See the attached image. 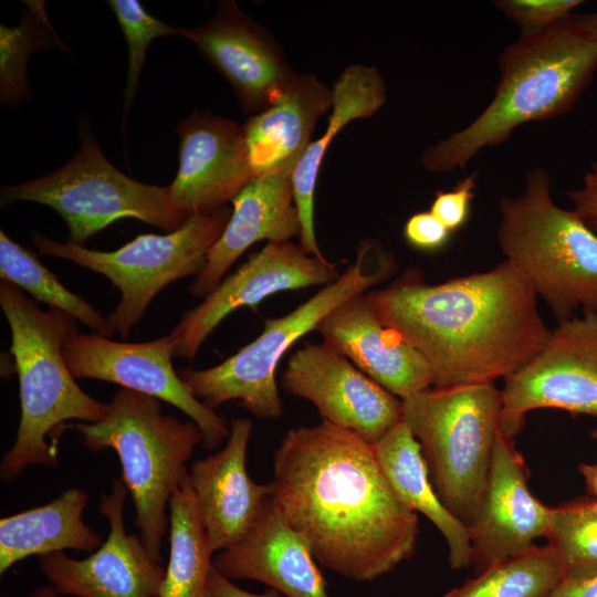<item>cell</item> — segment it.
<instances>
[{
	"mask_svg": "<svg viewBox=\"0 0 597 597\" xmlns=\"http://www.w3.org/2000/svg\"><path fill=\"white\" fill-rule=\"evenodd\" d=\"M478 172L459 180L447 191L439 190L430 206V212L451 232L463 227L469 218L471 202L475 197Z\"/></svg>",
	"mask_w": 597,
	"mask_h": 597,
	"instance_id": "cell-34",
	"label": "cell"
},
{
	"mask_svg": "<svg viewBox=\"0 0 597 597\" xmlns=\"http://www.w3.org/2000/svg\"><path fill=\"white\" fill-rule=\"evenodd\" d=\"M590 436L597 441V427L591 430Z\"/></svg>",
	"mask_w": 597,
	"mask_h": 597,
	"instance_id": "cell-42",
	"label": "cell"
},
{
	"mask_svg": "<svg viewBox=\"0 0 597 597\" xmlns=\"http://www.w3.org/2000/svg\"><path fill=\"white\" fill-rule=\"evenodd\" d=\"M200 54L230 83L247 113L265 109L295 73L270 34L234 1H219L206 23L179 28Z\"/></svg>",
	"mask_w": 597,
	"mask_h": 597,
	"instance_id": "cell-17",
	"label": "cell"
},
{
	"mask_svg": "<svg viewBox=\"0 0 597 597\" xmlns=\"http://www.w3.org/2000/svg\"><path fill=\"white\" fill-rule=\"evenodd\" d=\"M494 97L467 127L428 147L432 172L464 168L482 149L503 144L520 125L568 113L597 70V40L577 15L538 32L521 33L499 55Z\"/></svg>",
	"mask_w": 597,
	"mask_h": 597,
	"instance_id": "cell-3",
	"label": "cell"
},
{
	"mask_svg": "<svg viewBox=\"0 0 597 597\" xmlns=\"http://www.w3.org/2000/svg\"><path fill=\"white\" fill-rule=\"evenodd\" d=\"M82 443L93 452L114 450L122 481L135 507V525L150 556L163 563L160 548L169 528L167 507L188 474L187 463L202 434L192 420L163 412L161 400L119 388L96 422H75Z\"/></svg>",
	"mask_w": 597,
	"mask_h": 597,
	"instance_id": "cell-5",
	"label": "cell"
},
{
	"mask_svg": "<svg viewBox=\"0 0 597 597\" xmlns=\"http://www.w3.org/2000/svg\"><path fill=\"white\" fill-rule=\"evenodd\" d=\"M228 579H251L285 597H329L308 542L268 499L245 535L213 557Z\"/></svg>",
	"mask_w": 597,
	"mask_h": 597,
	"instance_id": "cell-21",
	"label": "cell"
},
{
	"mask_svg": "<svg viewBox=\"0 0 597 597\" xmlns=\"http://www.w3.org/2000/svg\"><path fill=\"white\" fill-rule=\"evenodd\" d=\"M338 276L335 263L306 253L301 244L269 241L184 313L169 334L174 356L192 360L214 328L241 307H254L277 292L327 285Z\"/></svg>",
	"mask_w": 597,
	"mask_h": 597,
	"instance_id": "cell-13",
	"label": "cell"
},
{
	"mask_svg": "<svg viewBox=\"0 0 597 597\" xmlns=\"http://www.w3.org/2000/svg\"><path fill=\"white\" fill-rule=\"evenodd\" d=\"M176 132L179 167L168 187L171 200L188 217L227 207L254 178L244 128L238 123L193 111Z\"/></svg>",
	"mask_w": 597,
	"mask_h": 597,
	"instance_id": "cell-16",
	"label": "cell"
},
{
	"mask_svg": "<svg viewBox=\"0 0 597 597\" xmlns=\"http://www.w3.org/2000/svg\"><path fill=\"white\" fill-rule=\"evenodd\" d=\"M17 27L0 25V97L11 106L29 96L27 63L38 50L54 48L67 52L49 21L43 1H24Z\"/></svg>",
	"mask_w": 597,
	"mask_h": 597,
	"instance_id": "cell-30",
	"label": "cell"
},
{
	"mask_svg": "<svg viewBox=\"0 0 597 597\" xmlns=\"http://www.w3.org/2000/svg\"><path fill=\"white\" fill-rule=\"evenodd\" d=\"M127 488L115 479L111 493L101 496L100 513L108 521L103 544L84 559L64 552L39 556L51 586L67 597H160L166 567L155 561L139 535L127 534L124 505Z\"/></svg>",
	"mask_w": 597,
	"mask_h": 597,
	"instance_id": "cell-15",
	"label": "cell"
},
{
	"mask_svg": "<svg viewBox=\"0 0 597 597\" xmlns=\"http://www.w3.org/2000/svg\"><path fill=\"white\" fill-rule=\"evenodd\" d=\"M566 196L573 210L597 233V161L589 165L582 185L568 190Z\"/></svg>",
	"mask_w": 597,
	"mask_h": 597,
	"instance_id": "cell-36",
	"label": "cell"
},
{
	"mask_svg": "<svg viewBox=\"0 0 597 597\" xmlns=\"http://www.w3.org/2000/svg\"><path fill=\"white\" fill-rule=\"evenodd\" d=\"M30 597H67V596L60 595L54 589L53 586L49 585V586H42V587H39V588L34 589L30 594Z\"/></svg>",
	"mask_w": 597,
	"mask_h": 597,
	"instance_id": "cell-41",
	"label": "cell"
},
{
	"mask_svg": "<svg viewBox=\"0 0 597 597\" xmlns=\"http://www.w3.org/2000/svg\"><path fill=\"white\" fill-rule=\"evenodd\" d=\"M172 352L169 335L130 343L75 332L66 341L63 356L75 379L117 384L178 408L200 429L201 444L208 450L217 449L227 441L230 426L190 392L174 368Z\"/></svg>",
	"mask_w": 597,
	"mask_h": 597,
	"instance_id": "cell-12",
	"label": "cell"
},
{
	"mask_svg": "<svg viewBox=\"0 0 597 597\" xmlns=\"http://www.w3.org/2000/svg\"><path fill=\"white\" fill-rule=\"evenodd\" d=\"M231 212L223 207L211 213L193 214L175 231L139 234L114 251L57 242L40 232H33L31 241L41 255L71 261L109 280L121 300L107 320L122 338H127L163 289L202 271Z\"/></svg>",
	"mask_w": 597,
	"mask_h": 597,
	"instance_id": "cell-10",
	"label": "cell"
},
{
	"mask_svg": "<svg viewBox=\"0 0 597 597\" xmlns=\"http://www.w3.org/2000/svg\"><path fill=\"white\" fill-rule=\"evenodd\" d=\"M527 476L513 438L500 431L481 505L469 526L472 564L479 573L528 551L537 537L546 535L552 507L531 493Z\"/></svg>",
	"mask_w": 597,
	"mask_h": 597,
	"instance_id": "cell-18",
	"label": "cell"
},
{
	"mask_svg": "<svg viewBox=\"0 0 597 597\" xmlns=\"http://www.w3.org/2000/svg\"><path fill=\"white\" fill-rule=\"evenodd\" d=\"M332 114L321 138L311 142L293 175V195L301 235L300 244L306 253L327 260L322 253L315 233L314 193L316 181L329 143L350 122L377 113L386 102V86L376 67L352 65L339 75L332 88Z\"/></svg>",
	"mask_w": 597,
	"mask_h": 597,
	"instance_id": "cell-24",
	"label": "cell"
},
{
	"mask_svg": "<svg viewBox=\"0 0 597 597\" xmlns=\"http://www.w3.org/2000/svg\"><path fill=\"white\" fill-rule=\"evenodd\" d=\"M579 471L585 479L588 490L597 498V464H580Z\"/></svg>",
	"mask_w": 597,
	"mask_h": 597,
	"instance_id": "cell-39",
	"label": "cell"
},
{
	"mask_svg": "<svg viewBox=\"0 0 597 597\" xmlns=\"http://www.w3.org/2000/svg\"><path fill=\"white\" fill-rule=\"evenodd\" d=\"M583 25L597 40V12L577 15Z\"/></svg>",
	"mask_w": 597,
	"mask_h": 597,
	"instance_id": "cell-40",
	"label": "cell"
},
{
	"mask_svg": "<svg viewBox=\"0 0 597 597\" xmlns=\"http://www.w3.org/2000/svg\"><path fill=\"white\" fill-rule=\"evenodd\" d=\"M451 233L430 211L412 214L404 227L407 243L421 251L440 250L448 243Z\"/></svg>",
	"mask_w": 597,
	"mask_h": 597,
	"instance_id": "cell-35",
	"label": "cell"
},
{
	"mask_svg": "<svg viewBox=\"0 0 597 597\" xmlns=\"http://www.w3.org/2000/svg\"><path fill=\"white\" fill-rule=\"evenodd\" d=\"M367 296L379 318L423 357L432 387L505 379L527 364L551 334L533 287L505 260L489 271L439 284L408 270Z\"/></svg>",
	"mask_w": 597,
	"mask_h": 597,
	"instance_id": "cell-2",
	"label": "cell"
},
{
	"mask_svg": "<svg viewBox=\"0 0 597 597\" xmlns=\"http://www.w3.org/2000/svg\"><path fill=\"white\" fill-rule=\"evenodd\" d=\"M499 245L563 322L597 313V233L573 209L553 201L548 172L532 168L525 189L499 201Z\"/></svg>",
	"mask_w": 597,
	"mask_h": 597,
	"instance_id": "cell-6",
	"label": "cell"
},
{
	"mask_svg": "<svg viewBox=\"0 0 597 597\" xmlns=\"http://www.w3.org/2000/svg\"><path fill=\"white\" fill-rule=\"evenodd\" d=\"M548 597H597V575L584 579H564Z\"/></svg>",
	"mask_w": 597,
	"mask_h": 597,
	"instance_id": "cell-38",
	"label": "cell"
},
{
	"mask_svg": "<svg viewBox=\"0 0 597 597\" xmlns=\"http://www.w3.org/2000/svg\"><path fill=\"white\" fill-rule=\"evenodd\" d=\"M580 0H496L493 6L519 25L521 33L545 30L572 15Z\"/></svg>",
	"mask_w": 597,
	"mask_h": 597,
	"instance_id": "cell-33",
	"label": "cell"
},
{
	"mask_svg": "<svg viewBox=\"0 0 597 597\" xmlns=\"http://www.w3.org/2000/svg\"><path fill=\"white\" fill-rule=\"evenodd\" d=\"M323 341L400 399L433 386L423 357L378 316L366 293L334 308L317 325Z\"/></svg>",
	"mask_w": 597,
	"mask_h": 597,
	"instance_id": "cell-19",
	"label": "cell"
},
{
	"mask_svg": "<svg viewBox=\"0 0 597 597\" xmlns=\"http://www.w3.org/2000/svg\"><path fill=\"white\" fill-rule=\"evenodd\" d=\"M271 495L315 561L371 582L416 549L417 513L395 494L373 446L327 421L291 429L274 454Z\"/></svg>",
	"mask_w": 597,
	"mask_h": 597,
	"instance_id": "cell-1",
	"label": "cell"
},
{
	"mask_svg": "<svg viewBox=\"0 0 597 597\" xmlns=\"http://www.w3.org/2000/svg\"><path fill=\"white\" fill-rule=\"evenodd\" d=\"M281 385L289 394L312 402L324 421L371 446L402 418L400 398L325 342L307 343L293 353Z\"/></svg>",
	"mask_w": 597,
	"mask_h": 597,
	"instance_id": "cell-14",
	"label": "cell"
},
{
	"mask_svg": "<svg viewBox=\"0 0 597 597\" xmlns=\"http://www.w3.org/2000/svg\"><path fill=\"white\" fill-rule=\"evenodd\" d=\"M125 36L128 51V70L124 95V118L128 113L138 87L139 74L150 42L158 36L179 33L171 27L149 14L137 0L107 1Z\"/></svg>",
	"mask_w": 597,
	"mask_h": 597,
	"instance_id": "cell-32",
	"label": "cell"
},
{
	"mask_svg": "<svg viewBox=\"0 0 597 597\" xmlns=\"http://www.w3.org/2000/svg\"><path fill=\"white\" fill-rule=\"evenodd\" d=\"M0 306L11 331L10 354L19 380V427L0 462L1 479L12 481L31 465L56 467L65 422H96L105 413V404L77 385L65 363L63 348L77 332L76 318L57 308L41 310L4 280Z\"/></svg>",
	"mask_w": 597,
	"mask_h": 597,
	"instance_id": "cell-4",
	"label": "cell"
},
{
	"mask_svg": "<svg viewBox=\"0 0 597 597\" xmlns=\"http://www.w3.org/2000/svg\"><path fill=\"white\" fill-rule=\"evenodd\" d=\"M88 494L77 488L63 491L53 501L0 520V574L30 556L64 549L93 553L100 535L83 521Z\"/></svg>",
	"mask_w": 597,
	"mask_h": 597,
	"instance_id": "cell-26",
	"label": "cell"
},
{
	"mask_svg": "<svg viewBox=\"0 0 597 597\" xmlns=\"http://www.w3.org/2000/svg\"><path fill=\"white\" fill-rule=\"evenodd\" d=\"M232 205L228 223L209 250L205 268L188 287L195 297L209 294L255 242L290 241L301 235L291 175L252 178L232 200Z\"/></svg>",
	"mask_w": 597,
	"mask_h": 597,
	"instance_id": "cell-22",
	"label": "cell"
},
{
	"mask_svg": "<svg viewBox=\"0 0 597 597\" xmlns=\"http://www.w3.org/2000/svg\"><path fill=\"white\" fill-rule=\"evenodd\" d=\"M169 557L160 597H207L214 554L189 472L169 500Z\"/></svg>",
	"mask_w": 597,
	"mask_h": 597,
	"instance_id": "cell-27",
	"label": "cell"
},
{
	"mask_svg": "<svg viewBox=\"0 0 597 597\" xmlns=\"http://www.w3.org/2000/svg\"><path fill=\"white\" fill-rule=\"evenodd\" d=\"M564 578L555 551L548 544L535 545L491 564L443 597H548Z\"/></svg>",
	"mask_w": 597,
	"mask_h": 597,
	"instance_id": "cell-28",
	"label": "cell"
},
{
	"mask_svg": "<svg viewBox=\"0 0 597 597\" xmlns=\"http://www.w3.org/2000/svg\"><path fill=\"white\" fill-rule=\"evenodd\" d=\"M377 462L397 498L423 514L442 534L454 569L472 564L469 527L440 501L429 479L420 446L401 420L373 446Z\"/></svg>",
	"mask_w": 597,
	"mask_h": 597,
	"instance_id": "cell-25",
	"label": "cell"
},
{
	"mask_svg": "<svg viewBox=\"0 0 597 597\" xmlns=\"http://www.w3.org/2000/svg\"><path fill=\"white\" fill-rule=\"evenodd\" d=\"M394 270L391 256L374 240L360 242L356 260L335 281L325 285L292 312L264 321L261 334L220 364L178 371L190 392L210 409L239 400L258 418L283 413L275 380L280 359L302 336L346 300L368 290Z\"/></svg>",
	"mask_w": 597,
	"mask_h": 597,
	"instance_id": "cell-7",
	"label": "cell"
},
{
	"mask_svg": "<svg viewBox=\"0 0 597 597\" xmlns=\"http://www.w3.org/2000/svg\"><path fill=\"white\" fill-rule=\"evenodd\" d=\"M333 93L312 74H295L274 101L243 125L254 177L293 175Z\"/></svg>",
	"mask_w": 597,
	"mask_h": 597,
	"instance_id": "cell-23",
	"label": "cell"
},
{
	"mask_svg": "<svg viewBox=\"0 0 597 597\" xmlns=\"http://www.w3.org/2000/svg\"><path fill=\"white\" fill-rule=\"evenodd\" d=\"M0 279L28 292L34 301L46 303L82 322L95 334L111 337L116 332L107 317L92 304L65 287L38 256L0 231Z\"/></svg>",
	"mask_w": 597,
	"mask_h": 597,
	"instance_id": "cell-29",
	"label": "cell"
},
{
	"mask_svg": "<svg viewBox=\"0 0 597 597\" xmlns=\"http://www.w3.org/2000/svg\"><path fill=\"white\" fill-rule=\"evenodd\" d=\"M401 400V420L420 446L434 492L469 527L500 432L502 390L494 384L430 387Z\"/></svg>",
	"mask_w": 597,
	"mask_h": 597,
	"instance_id": "cell-8",
	"label": "cell"
},
{
	"mask_svg": "<svg viewBox=\"0 0 597 597\" xmlns=\"http://www.w3.org/2000/svg\"><path fill=\"white\" fill-rule=\"evenodd\" d=\"M252 421L230 423L226 446L191 464L189 479L213 552L237 544L255 522L271 496L269 484H258L247 472Z\"/></svg>",
	"mask_w": 597,
	"mask_h": 597,
	"instance_id": "cell-20",
	"label": "cell"
},
{
	"mask_svg": "<svg viewBox=\"0 0 597 597\" xmlns=\"http://www.w3.org/2000/svg\"><path fill=\"white\" fill-rule=\"evenodd\" d=\"M545 537L563 565L564 579L597 575V501L552 509Z\"/></svg>",
	"mask_w": 597,
	"mask_h": 597,
	"instance_id": "cell-31",
	"label": "cell"
},
{
	"mask_svg": "<svg viewBox=\"0 0 597 597\" xmlns=\"http://www.w3.org/2000/svg\"><path fill=\"white\" fill-rule=\"evenodd\" d=\"M504 380L500 431L507 437L535 409L597 417V313L558 322L542 349Z\"/></svg>",
	"mask_w": 597,
	"mask_h": 597,
	"instance_id": "cell-11",
	"label": "cell"
},
{
	"mask_svg": "<svg viewBox=\"0 0 597 597\" xmlns=\"http://www.w3.org/2000/svg\"><path fill=\"white\" fill-rule=\"evenodd\" d=\"M207 597H285L282 594L269 589L263 594L248 591L231 579L222 576L214 567L212 568L207 587Z\"/></svg>",
	"mask_w": 597,
	"mask_h": 597,
	"instance_id": "cell-37",
	"label": "cell"
},
{
	"mask_svg": "<svg viewBox=\"0 0 597 597\" xmlns=\"http://www.w3.org/2000/svg\"><path fill=\"white\" fill-rule=\"evenodd\" d=\"M0 199L2 208L15 201L52 208L65 221L70 241L78 245L121 219H137L171 232L190 218L176 207L168 186L146 185L116 169L88 127L81 129L80 149L67 164L2 187Z\"/></svg>",
	"mask_w": 597,
	"mask_h": 597,
	"instance_id": "cell-9",
	"label": "cell"
}]
</instances>
